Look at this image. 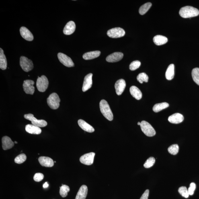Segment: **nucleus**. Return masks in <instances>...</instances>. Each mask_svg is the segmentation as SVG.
<instances>
[{"label": "nucleus", "instance_id": "nucleus-2", "mask_svg": "<svg viewBox=\"0 0 199 199\" xmlns=\"http://www.w3.org/2000/svg\"><path fill=\"white\" fill-rule=\"evenodd\" d=\"M100 107L101 113L109 121H112L113 115L107 101L104 100H101L100 103Z\"/></svg>", "mask_w": 199, "mask_h": 199}, {"label": "nucleus", "instance_id": "nucleus-25", "mask_svg": "<svg viewBox=\"0 0 199 199\" xmlns=\"http://www.w3.org/2000/svg\"><path fill=\"white\" fill-rule=\"evenodd\" d=\"M100 54V51H99L89 52L84 54L83 58L85 60H92L99 57Z\"/></svg>", "mask_w": 199, "mask_h": 199}, {"label": "nucleus", "instance_id": "nucleus-38", "mask_svg": "<svg viewBox=\"0 0 199 199\" xmlns=\"http://www.w3.org/2000/svg\"><path fill=\"white\" fill-rule=\"evenodd\" d=\"M44 175L42 173H37L35 174L34 176V179L36 182H40L43 179Z\"/></svg>", "mask_w": 199, "mask_h": 199}, {"label": "nucleus", "instance_id": "nucleus-3", "mask_svg": "<svg viewBox=\"0 0 199 199\" xmlns=\"http://www.w3.org/2000/svg\"><path fill=\"white\" fill-rule=\"evenodd\" d=\"M60 101L59 96L55 93H52L47 99L48 106L53 110H56L59 108Z\"/></svg>", "mask_w": 199, "mask_h": 199}, {"label": "nucleus", "instance_id": "nucleus-32", "mask_svg": "<svg viewBox=\"0 0 199 199\" xmlns=\"http://www.w3.org/2000/svg\"><path fill=\"white\" fill-rule=\"evenodd\" d=\"M179 146L177 144H173L168 149L169 153L171 155H176L179 151Z\"/></svg>", "mask_w": 199, "mask_h": 199}, {"label": "nucleus", "instance_id": "nucleus-13", "mask_svg": "<svg viewBox=\"0 0 199 199\" xmlns=\"http://www.w3.org/2000/svg\"><path fill=\"white\" fill-rule=\"evenodd\" d=\"M92 73L88 74L85 77L82 87V91L85 92L91 88L92 85Z\"/></svg>", "mask_w": 199, "mask_h": 199}, {"label": "nucleus", "instance_id": "nucleus-26", "mask_svg": "<svg viewBox=\"0 0 199 199\" xmlns=\"http://www.w3.org/2000/svg\"><path fill=\"white\" fill-rule=\"evenodd\" d=\"M7 67V62L6 57L2 49L0 48V68L2 70H5Z\"/></svg>", "mask_w": 199, "mask_h": 199}, {"label": "nucleus", "instance_id": "nucleus-18", "mask_svg": "<svg viewBox=\"0 0 199 199\" xmlns=\"http://www.w3.org/2000/svg\"><path fill=\"white\" fill-rule=\"evenodd\" d=\"M76 29L75 23L73 21H70L66 25L64 29L63 33L66 35H71L75 32Z\"/></svg>", "mask_w": 199, "mask_h": 199}, {"label": "nucleus", "instance_id": "nucleus-21", "mask_svg": "<svg viewBox=\"0 0 199 199\" xmlns=\"http://www.w3.org/2000/svg\"><path fill=\"white\" fill-rule=\"evenodd\" d=\"M25 129L27 132L32 134H40L42 130L40 127L33 125V124H28L26 126Z\"/></svg>", "mask_w": 199, "mask_h": 199}, {"label": "nucleus", "instance_id": "nucleus-16", "mask_svg": "<svg viewBox=\"0 0 199 199\" xmlns=\"http://www.w3.org/2000/svg\"><path fill=\"white\" fill-rule=\"evenodd\" d=\"M20 32L21 37L24 39L28 41H32L34 39L32 33L26 27H21Z\"/></svg>", "mask_w": 199, "mask_h": 199}, {"label": "nucleus", "instance_id": "nucleus-28", "mask_svg": "<svg viewBox=\"0 0 199 199\" xmlns=\"http://www.w3.org/2000/svg\"><path fill=\"white\" fill-rule=\"evenodd\" d=\"M169 107L168 103L166 102H163L160 103H158L154 105L153 108V110L154 112L157 113L160 112Z\"/></svg>", "mask_w": 199, "mask_h": 199}, {"label": "nucleus", "instance_id": "nucleus-24", "mask_svg": "<svg viewBox=\"0 0 199 199\" xmlns=\"http://www.w3.org/2000/svg\"><path fill=\"white\" fill-rule=\"evenodd\" d=\"M153 41L157 45L161 46L166 43L168 42V39L166 37L161 35H157L154 37Z\"/></svg>", "mask_w": 199, "mask_h": 199}, {"label": "nucleus", "instance_id": "nucleus-19", "mask_svg": "<svg viewBox=\"0 0 199 199\" xmlns=\"http://www.w3.org/2000/svg\"><path fill=\"white\" fill-rule=\"evenodd\" d=\"M2 148L4 150L11 149L14 146V143L12 141L10 138L7 136H4L2 138Z\"/></svg>", "mask_w": 199, "mask_h": 199}, {"label": "nucleus", "instance_id": "nucleus-15", "mask_svg": "<svg viewBox=\"0 0 199 199\" xmlns=\"http://www.w3.org/2000/svg\"><path fill=\"white\" fill-rule=\"evenodd\" d=\"M38 161L42 166L51 167L53 166L54 162L49 157H41L38 158Z\"/></svg>", "mask_w": 199, "mask_h": 199}, {"label": "nucleus", "instance_id": "nucleus-22", "mask_svg": "<svg viewBox=\"0 0 199 199\" xmlns=\"http://www.w3.org/2000/svg\"><path fill=\"white\" fill-rule=\"evenodd\" d=\"M88 192L87 187L86 185H82L78 192L75 199H85Z\"/></svg>", "mask_w": 199, "mask_h": 199}, {"label": "nucleus", "instance_id": "nucleus-14", "mask_svg": "<svg viewBox=\"0 0 199 199\" xmlns=\"http://www.w3.org/2000/svg\"><path fill=\"white\" fill-rule=\"evenodd\" d=\"M124 55L122 52H116L107 56L106 60L109 62H116L120 61L123 57Z\"/></svg>", "mask_w": 199, "mask_h": 199}, {"label": "nucleus", "instance_id": "nucleus-36", "mask_svg": "<svg viewBox=\"0 0 199 199\" xmlns=\"http://www.w3.org/2000/svg\"><path fill=\"white\" fill-rule=\"evenodd\" d=\"M178 192L181 196L186 198H188L189 196L188 189L186 187L183 186L179 188Z\"/></svg>", "mask_w": 199, "mask_h": 199}, {"label": "nucleus", "instance_id": "nucleus-1", "mask_svg": "<svg viewBox=\"0 0 199 199\" xmlns=\"http://www.w3.org/2000/svg\"><path fill=\"white\" fill-rule=\"evenodd\" d=\"M179 14L183 18H191L198 16L199 15V11L194 7L186 6L181 8L179 10Z\"/></svg>", "mask_w": 199, "mask_h": 199}, {"label": "nucleus", "instance_id": "nucleus-11", "mask_svg": "<svg viewBox=\"0 0 199 199\" xmlns=\"http://www.w3.org/2000/svg\"><path fill=\"white\" fill-rule=\"evenodd\" d=\"M95 153H91L85 154L80 157V161L82 163L86 165H91L93 163Z\"/></svg>", "mask_w": 199, "mask_h": 199}, {"label": "nucleus", "instance_id": "nucleus-44", "mask_svg": "<svg viewBox=\"0 0 199 199\" xmlns=\"http://www.w3.org/2000/svg\"><path fill=\"white\" fill-rule=\"evenodd\" d=\"M56 161H54V163H56Z\"/></svg>", "mask_w": 199, "mask_h": 199}, {"label": "nucleus", "instance_id": "nucleus-5", "mask_svg": "<svg viewBox=\"0 0 199 199\" xmlns=\"http://www.w3.org/2000/svg\"><path fill=\"white\" fill-rule=\"evenodd\" d=\"M49 82L45 76L42 75L37 79L36 86L38 91L40 92H44L48 88Z\"/></svg>", "mask_w": 199, "mask_h": 199}, {"label": "nucleus", "instance_id": "nucleus-10", "mask_svg": "<svg viewBox=\"0 0 199 199\" xmlns=\"http://www.w3.org/2000/svg\"><path fill=\"white\" fill-rule=\"evenodd\" d=\"M34 82L30 80H25L23 82V86L24 92L27 94L33 95L35 91V88L33 85Z\"/></svg>", "mask_w": 199, "mask_h": 199}, {"label": "nucleus", "instance_id": "nucleus-6", "mask_svg": "<svg viewBox=\"0 0 199 199\" xmlns=\"http://www.w3.org/2000/svg\"><path fill=\"white\" fill-rule=\"evenodd\" d=\"M24 117L27 120L31 121L32 124L39 127H44L47 125V123L43 120H38L33 114H29L24 115Z\"/></svg>", "mask_w": 199, "mask_h": 199}, {"label": "nucleus", "instance_id": "nucleus-23", "mask_svg": "<svg viewBox=\"0 0 199 199\" xmlns=\"http://www.w3.org/2000/svg\"><path fill=\"white\" fill-rule=\"evenodd\" d=\"M130 94L135 98L138 100H139L142 98V93L141 91L135 86H132L130 87Z\"/></svg>", "mask_w": 199, "mask_h": 199}, {"label": "nucleus", "instance_id": "nucleus-43", "mask_svg": "<svg viewBox=\"0 0 199 199\" xmlns=\"http://www.w3.org/2000/svg\"><path fill=\"white\" fill-rule=\"evenodd\" d=\"M15 143L17 144V142H16V141H15Z\"/></svg>", "mask_w": 199, "mask_h": 199}, {"label": "nucleus", "instance_id": "nucleus-37", "mask_svg": "<svg viewBox=\"0 0 199 199\" xmlns=\"http://www.w3.org/2000/svg\"><path fill=\"white\" fill-rule=\"evenodd\" d=\"M141 63L139 60H135L131 62L130 65V69L131 71H135V70L138 69Z\"/></svg>", "mask_w": 199, "mask_h": 199}, {"label": "nucleus", "instance_id": "nucleus-34", "mask_svg": "<svg viewBox=\"0 0 199 199\" xmlns=\"http://www.w3.org/2000/svg\"><path fill=\"white\" fill-rule=\"evenodd\" d=\"M27 159L26 156L24 153L20 154L17 156L15 159V163L20 164L24 163Z\"/></svg>", "mask_w": 199, "mask_h": 199}, {"label": "nucleus", "instance_id": "nucleus-40", "mask_svg": "<svg viewBox=\"0 0 199 199\" xmlns=\"http://www.w3.org/2000/svg\"><path fill=\"white\" fill-rule=\"evenodd\" d=\"M149 191L146 190L140 198V199H148L149 197Z\"/></svg>", "mask_w": 199, "mask_h": 199}, {"label": "nucleus", "instance_id": "nucleus-35", "mask_svg": "<svg viewBox=\"0 0 199 199\" xmlns=\"http://www.w3.org/2000/svg\"><path fill=\"white\" fill-rule=\"evenodd\" d=\"M155 162V158L151 157L149 158L144 164V167L146 168H149L153 166Z\"/></svg>", "mask_w": 199, "mask_h": 199}, {"label": "nucleus", "instance_id": "nucleus-42", "mask_svg": "<svg viewBox=\"0 0 199 199\" xmlns=\"http://www.w3.org/2000/svg\"><path fill=\"white\" fill-rule=\"evenodd\" d=\"M140 124H141V122H138V125L140 126Z\"/></svg>", "mask_w": 199, "mask_h": 199}, {"label": "nucleus", "instance_id": "nucleus-41", "mask_svg": "<svg viewBox=\"0 0 199 199\" xmlns=\"http://www.w3.org/2000/svg\"><path fill=\"white\" fill-rule=\"evenodd\" d=\"M49 186V185L47 182H46L44 183V184L43 185V187L44 188H48Z\"/></svg>", "mask_w": 199, "mask_h": 199}, {"label": "nucleus", "instance_id": "nucleus-4", "mask_svg": "<svg viewBox=\"0 0 199 199\" xmlns=\"http://www.w3.org/2000/svg\"><path fill=\"white\" fill-rule=\"evenodd\" d=\"M140 126L142 131L146 135L152 137L155 135V130L149 123L145 121H142Z\"/></svg>", "mask_w": 199, "mask_h": 199}, {"label": "nucleus", "instance_id": "nucleus-27", "mask_svg": "<svg viewBox=\"0 0 199 199\" xmlns=\"http://www.w3.org/2000/svg\"><path fill=\"white\" fill-rule=\"evenodd\" d=\"M175 75V65L173 64H170L167 68L165 76L166 78L169 81L172 80Z\"/></svg>", "mask_w": 199, "mask_h": 199}, {"label": "nucleus", "instance_id": "nucleus-39", "mask_svg": "<svg viewBox=\"0 0 199 199\" xmlns=\"http://www.w3.org/2000/svg\"><path fill=\"white\" fill-rule=\"evenodd\" d=\"M196 188V184L194 183H191L190 184V187L188 189V192L189 195L192 196L194 194V191Z\"/></svg>", "mask_w": 199, "mask_h": 199}, {"label": "nucleus", "instance_id": "nucleus-30", "mask_svg": "<svg viewBox=\"0 0 199 199\" xmlns=\"http://www.w3.org/2000/svg\"><path fill=\"white\" fill-rule=\"evenodd\" d=\"M192 76L193 81L197 84L199 85V68H196L193 69Z\"/></svg>", "mask_w": 199, "mask_h": 199}, {"label": "nucleus", "instance_id": "nucleus-12", "mask_svg": "<svg viewBox=\"0 0 199 199\" xmlns=\"http://www.w3.org/2000/svg\"><path fill=\"white\" fill-rule=\"evenodd\" d=\"M125 81L123 79H120L116 82L115 85L117 94L120 95L122 94L126 87Z\"/></svg>", "mask_w": 199, "mask_h": 199}, {"label": "nucleus", "instance_id": "nucleus-9", "mask_svg": "<svg viewBox=\"0 0 199 199\" xmlns=\"http://www.w3.org/2000/svg\"><path fill=\"white\" fill-rule=\"evenodd\" d=\"M58 57L60 61L66 67H72L74 66L73 60L66 55L60 52L58 54Z\"/></svg>", "mask_w": 199, "mask_h": 199}, {"label": "nucleus", "instance_id": "nucleus-17", "mask_svg": "<svg viewBox=\"0 0 199 199\" xmlns=\"http://www.w3.org/2000/svg\"><path fill=\"white\" fill-rule=\"evenodd\" d=\"M184 119V117L182 114L176 113L169 116L168 121L171 123L178 124L182 122Z\"/></svg>", "mask_w": 199, "mask_h": 199}, {"label": "nucleus", "instance_id": "nucleus-33", "mask_svg": "<svg viewBox=\"0 0 199 199\" xmlns=\"http://www.w3.org/2000/svg\"><path fill=\"white\" fill-rule=\"evenodd\" d=\"M137 79L140 83L142 84L144 82H147L149 79V77L145 73H141L138 75Z\"/></svg>", "mask_w": 199, "mask_h": 199}, {"label": "nucleus", "instance_id": "nucleus-7", "mask_svg": "<svg viewBox=\"0 0 199 199\" xmlns=\"http://www.w3.org/2000/svg\"><path fill=\"white\" fill-rule=\"evenodd\" d=\"M20 64L23 71L26 72L31 71L34 67L32 60L24 56L20 57Z\"/></svg>", "mask_w": 199, "mask_h": 199}, {"label": "nucleus", "instance_id": "nucleus-29", "mask_svg": "<svg viewBox=\"0 0 199 199\" xmlns=\"http://www.w3.org/2000/svg\"><path fill=\"white\" fill-rule=\"evenodd\" d=\"M60 193L62 197H65L68 196V193L69 192L70 188L66 185H62L60 187Z\"/></svg>", "mask_w": 199, "mask_h": 199}, {"label": "nucleus", "instance_id": "nucleus-20", "mask_svg": "<svg viewBox=\"0 0 199 199\" xmlns=\"http://www.w3.org/2000/svg\"><path fill=\"white\" fill-rule=\"evenodd\" d=\"M78 124L80 127L85 131L90 133H92L95 131L94 128L85 121L80 119L78 121Z\"/></svg>", "mask_w": 199, "mask_h": 199}, {"label": "nucleus", "instance_id": "nucleus-8", "mask_svg": "<svg viewBox=\"0 0 199 199\" xmlns=\"http://www.w3.org/2000/svg\"><path fill=\"white\" fill-rule=\"evenodd\" d=\"M126 33L124 30L120 27L113 28L108 31L107 34L110 38H118L124 36Z\"/></svg>", "mask_w": 199, "mask_h": 199}, {"label": "nucleus", "instance_id": "nucleus-31", "mask_svg": "<svg viewBox=\"0 0 199 199\" xmlns=\"http://www.w3.org/2000/svg\"><path fill=\"white\" fill-rule=\"evenodd\" d=\"M152 3L150 2L146 3L145 4L142 5L140 7L139 13L140 15H144L147 12L152 6Z\"/></svg>", "mask_w": 199, "mask_h": 199}]
</instances>
